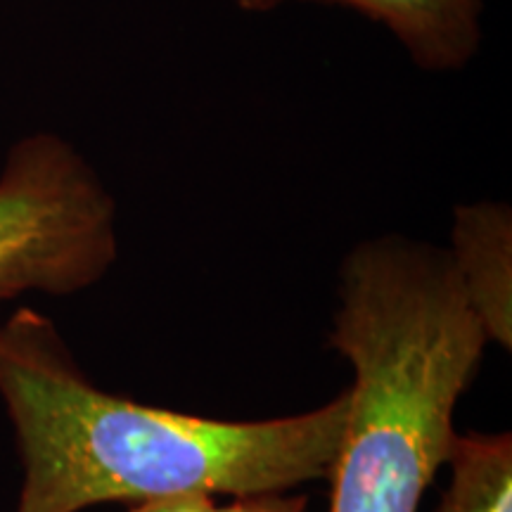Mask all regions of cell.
Here are the masks:
<instances>
[{"label":"cell","instance_id":"cell-5","mask_svg":"<svg viewBox=\"0 0 512 512\" xmlns=\"http://www.w3.org/2000/svg\"><path fill=\"white\" fill-rule=\"evenodd\" d=\"M489 342L512 347V211L501 202L460 204L446 249Z\"/></svg>","mask_w":512,"mask_h":512},{"label":"cell","instance_id":"cell-8","mask_svg":"<svg viewBox=\"0 0 512 512\" xmlns=\"http://www.w3.org/2000/svg\"><path fill=\"white\" fill-rule=\"evenodd\" d=\"M214 498L204 494H181L152 498V501L136 503L131 512H211L214 510Z\"/></svg>","mask_w":512,"mask_h":512},{"label":"cell","instance_id":"cell-2","mask_svg":"<svg viewBox=\"0 0 512 512\" xmlns=\"http://www.w3.org/2000/svg\"><path fill=\"white\" fill-rule=\"evenodd\" d=\"M328 342L354 370L328 512H418L489 344L446 249L399 235L351 249Z\"/></svg>","mask_w":512,"mask_h":512},{"label":"cell","instance_id":"cell-7","mask_svg":"<svg viewBox=\"0 0 512 512\" xmlns=\"http://www.w3.org/2000/svg\"><path fill=\"white\" fill-rule=\"evenodd\" d=\"M211 512H309V496L287 491L235 496L228 505H214Z\"/></svg>","mask_w":512,"mask_h":512},{"label":"cell","instance_id":"cell-3","mask_svg":"<svg viewBox=\"0 0 512 512\" xmlns=\"http://www.w3.org/2000/svg\"><path fill=\"white\" fill-rule=\"evenodd\" d=\"M117 256V204L91 162L60 133L19 138L0 169V306L88 290Z\"/></svg>","mask_w":512,"mask_h":512},{"label":"cell","instance_id":"cell-4","mask_svg":"<svg viewBox=\"0 0 512 512\" xmlns=\"http://www.w3.org/2000/svg\"><path fill=\"white\" fill-rule=\"evenodd\" d=\"M249 12L287 3L342 5L373 19L427 72H458L477 55L484 36V0H233Z\"/></svg>","mask_w":512,"mask_h":512},{"label":"cell","instance_id":"cell-1","mask_svg":"<svg viewBox=\"0 0 512 512\" xmlns=\"http://www.w3.org/2000/svg\"><path fill=\"white\" fill-rule=\"evenodd\" d=\"M0 396L24 467L15 512L328 479L349 403L344 392L316 411L247 422L145 406L95 387L53 320L29 306L0 323Z\"/></svg>","mask_w":512,"mask_h":512},{"label":"cell","instance_id":"cell-6","mask_svg":"<svg viewBox=\"0 0 512 512\" xmlns=\"http://www.w3.org/2000/svg\"><path fill=\"white\" fill-rule=\"evenodd\" d=\"M451 484L434 512H512V437L458 434L453 441Z\"/></svg>","mask_w":512,"mask_h":512}]
</instances>
